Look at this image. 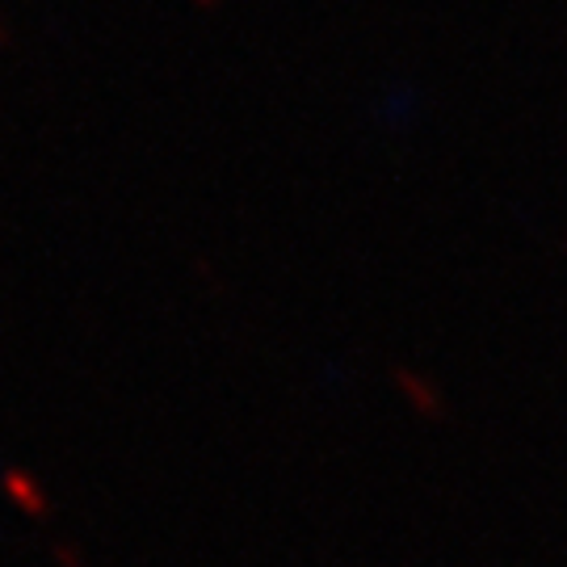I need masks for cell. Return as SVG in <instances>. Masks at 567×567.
Masks as SVG:
<instances>
[{
	"instance_id": "obj_1",
	"label": "cell",
	"mask_w": 567,
	"mask_h": 567,
	"mask_svg": "<svg viewBox=\"0 0 567 567\" xmlns=\"http://www.w3.org/2000/svg\"><path fill=\"white\" fill-rule=\"evenodd\" d=\"M396 396L408 403V412H416L421 421H446V396L437 391V382L412 366H391Z\"/></svg>"
},
{
	"instance_id": "obj_2",
	"label": "cell",
	"mask_w": 567,
	"mask_h": 567,
	"mask_svg": "<svg viewBox=\"0 0 567 567\" xmlns=\"http://www.w3.org/2000/svg\"><path fill=\"white\" fill-rule=\"evenodd\" d=\"M0 488H4V497L13 500L25 518L47 521L51 509H55V504H51V497H47V488H43L34 475L25 471V467H9V471L0 475Z\"/></svg>"
},
{
	"instance_id": "obj_3",
	"label": "cell",
	"mask_w": 567,
	"mask_h": 567,
	"mask_svg": "<svg viewBox=\"0 0 567 567\" xmlns=\"http://www.w3.org/2000/svg\"><path fill=\"white\" fill-rule=\"evenodd\" d=\"M55 567H89V559L80 555V546H71V543H55Z\"/></svg>"
},
{
	"instance_id": "obj_4",
	"label": "cell",
	"mask_w": 567,
	"mask_h": 567,
	"mask_svg": "<svg viewBox=\"0 0 567 567\" xmlns=\"http://www.w3.org/2000/svg\"><path fill=\"white\" fill-rule=\"evenodd\" d=\"M189 4H193V9H219L223 0H189Z\"/></svg>"
},
{
	"instance_id": "obj_5",
	"label": "cell",
	"mask_w": 567,
	"mask_h": 567,
	"mask_svg": "<svg viewBox=\"0 0 567 567\" xmlns=\"http://www.w3.org/2000/svg\"><path fill=\"white\" fill-rule=\"evenodd\" d=\"M0 47H9V25L0 22Z\"/></svg>"
},
{
	"instance_id": "obj_6",
	"label": "cell",
	"mask_w": 567,
	"mask_h": 567,
	"mask_svg": "<svg viewBox=\"0 0 567 567\" xmlns=\"http://www.w3.org/2000/svg\"><path fill=\"white\" fill-rule=\"evenodd\" d=\"M564 257H567V240H564Z\"/></svg>"
}]
</instances>
